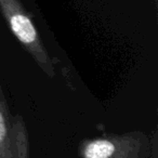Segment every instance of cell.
Listing matches in <instances>:
<instances>
[{"instance_id":"cell-2","label":"cell","mask_w":158,"mask_h":158,"mask_svg":"<svg viewBox=\"0 0 158 158\" xmlns=\"http://www.w3.org/2000/svg\"><path fill=\"white\" fill-rule=\"evenodd\" d=\"M0 10L23 49L49 78H54L56 73L52 57L44 47L35 24L19 0H0Z\"/></svg>"},{"instance_id":"cell-4","label":"cell","mask_w":158,"mask_h":158,"mask_svg":"<svg viewBox=\"0 0 158 158\" xmlns=\"http://www.w3.org/2000/svg\"><path fill=\"white\" fill-rule=\"evenodd\" d=\"M151 142H152V148H151L149 158H158V139H157V132H156V130L154 131L153 136L151 138Z\"/></svg>"},{"instance_id":"cell-3","label":"cell","mask_w":158,"mask_h":158,"mask_svg":"<svg viewBox=\"0 0 158 158\" xmlns=\"http://www.w3.org/2000/svg\"><path fill=\"white\" fill-rule=\"evenodd\" d=\"M0 158H31L28 130L21 115L13 114L0 82Z\"/></svg>"},{"instance_id":"cell-1","label":"cell","mask_w":158,"mask_h":158,"mask_svg":"<svg viewBox=\"0 0 158 158\" xmlns=\"http://www.w3.org/2000/svg\"><path fill=\"white\" fill-rule=\"evenodd\" d=\"M151 138L143 131L112 133L85 139L78 145L79 158H149Z\"/></svg>"}]
</instances>
